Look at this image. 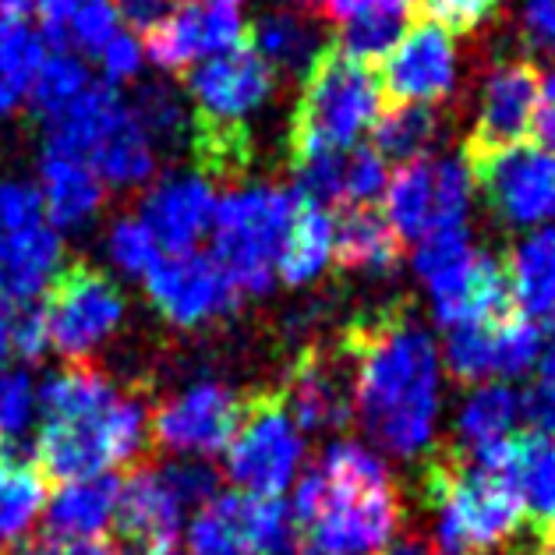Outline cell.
I'll use <instances>...</instances> for the list:
<instances>
[{
	"label": "cell",
	"instance_id": "41",
	"mask_svg": "<svg viewBox=\"0 0 555 555\" xmlns=\"http://www.w3.org/2000/svg\"><path fill=\"white\" fill-rule=\"evenodd\" d=\"M159 251L164 248L153 237V230L142 223V216H120L106 234V255L128 276H145L159 262Z\"/></svg>",
	"mask_w": 555,
	"mask_h": 555
},
{
	"label": "cell",
	"instance_id": "35",
	"mask_svg": "<svg viewBox=\"0 0 555 555\" xmlns=\"http://www.w3.org/2000/svg\"><path fill=\"white\" fill-rule=\"evenodd\" d=\"M47 29L61 50H82L100 57V50L120 33V18L111 0H64V8L47 22Z\"/></svg>",
	"mask_w": 555,
	"mask_h": 555
},
{
	"label": "cell",
	"instance_id": "8",
	"mask_svg": "<svg viewBox=\"0 0 555 555\" xmlns=\"http://www.w3.org/2000/svg\"><path fill=\"white\" fill-rule=\"evenodd\" d=\"M47 131V145L82 159L103 188L128 192L156 178V145L114 86H89Z\"/></svg>",
	"mask_w": 555,
	"mask_h": 555
},
{
	"label": "cell",
	"instance_id": "42",
	"mask_svg": "<svg viewBox=\"0 0 555 555\" xmlns=\"http://www.w3.org/2000/svg\"><path fill=\"white\" fill-rule=\"evenodd\" d=\"M389 181V164L375 153L372 145H354L344 153V188L340 206H372L383 198Z\"/></svg>",
	"mask_w": 555,
	"mask_h": 555
},
{
	"label": "cell",
	"instance_id": "7",
	"mask_svg": "<svg viewBox=\"0 0 555 555\" xmlns=\"http://www.w3.org/2000/svg\"><path fill=\"white\" fill-rule=\"evenodd\" d=\"M411 269L425 287L431 322L446 333L489 322L509 305L503 262L474 241L470 227L422 237L414 245Z\"/></svg>",
	"mask_w": 555,
	"mask_h": 555
},
{
	"label": "cell",
	"instance_id": "14",
	"mask_svg": "<svg viewBox=\"0 0 555 555\" xmlns=\"http://www.w3.org/2000/svg\"><path fill=\"white\" fill-rule=\"evenodd\" d=\"M467 159L499 223L520 234L555 223V156L548 149L538 142H517Z\"/></svg>",
	"mask_w": 555,
	"mask_h": 555
},
{
	"label": "cell",
	"instance_id": "48",
	"mask_svg": "<svg viewBox=\"0 0 555 555\" xmlns=\"http://www.w3.org/2000/svg\"><path fill=\"white\" fill-rule=\"evenodd\" d=\"M11 347H15L25 361H36V358L47 354L50 336H47V315H43V308L22 305L18 315L11 319Z\"/></svg>",
	"mask_w": 555,
	"mask_h": 555
},
{
	"label": "cell",
	"instance_id": "59",
	"mask_svg": "<svg viewBox=\"0 0 555 555\" xmlns=\"http://www.w3.org/2000/svg\"><path fill=\"white\" fill-rule=\"evenodd\" d=\"M156 555H178V552H156Z\"/></svg>",
	"mask_w": 555,
	"mask_h": 555
},
{
	"label": "cell",
	"instance_id": "2",
	"mask_svg": "<svg viewBox=\"0 0 555 555\" xmlns=\"http://www.w3.org/2000/svg\"><path fill=\"white\" fill-rule=\"evenodd\" d=\"M291 517L308 555H383L400 534L403 506L383 453L333 439L297 481Z\"/></svg>",
	"mask_w": 555,
	"mask_h": 555
},
{
	"label": "cell",
	"instance_id": "12",
	"mask_svg": "<svg viewBox=\"0 0 555 555\" xmlns=\"http://www.w3.org/2000/svg\"><path fill=\"white\" fill-rule=\"evenodd\" d=\"M43 315L50 347L67 361L86 364L125 322V294L103 269L72 262L53 276Z\"/></svg>",
	"mask_w": 555,
	"mask_h": 555
},
{
	"label": "cell",
	"instance_id": "55",
	"mask_svg": "<svg viewBox=\"0 0 555 555\" xmlns=\"http://www.w3.org/2000/svg\"><path fill=\"white\" fill-rule=\"evenodd\" d=\"M541 541H545V534H538V538H534V545H520V541H509V545L495 548V552H489V555H541Z\"/></svg>",
	"mask_w": 555,
	"mask_h": 555
},
{
	"label": "cell",
	"instance_id": "29",
	"mask_svg": "<svg viewBox=\"0 0 555 555\" xmlns=\"http://www.w3.org/2000/svg\"><path fill=\"white\" fill-rule=\"evenodd\" d=\"M400 259V241L386 216L372 206H350L333 220V262L354 273H389Z\"/></svg>",
	"mask_w": 555,
	"mask_h": 555
},
{
	"label": "cell",
	"instance_id": "27",
	"mask_svg": "<svg viewBox=\"0 0 555 555\" xmlns=\"http://www.w3.org/2000/svg\"><path fill=\"white\" fill-rule=\"evenodd\" d=\"M506 478L517 489L524 517L534 531H555V436L517 431Z\"/></svg>",
	"mask_w": 555,
	"mask_h": 555
},
{
	"label": "cell",
	"instance_id": "46",
	"mask_svg": "<svg viewBox=\"0 0 555 555\" xmlns=\"http://www.w3.org/2000/svg\"><path fill=\"white\" fill-rule=\"evenodd\" d=\"M517 25L534 57H555V0H524Z\"/></svg>",
	"mask_w": 555,
	"mask_h": 555
},
{
	"label": "cell",
	"instance_id": "4",
	"mask_svg": "<svg viewBox=\"0 0 555 555\" xmlns=\"http://www.w3.org/2000/svg\"><path fill=\"white\" fill-rule=\"evenodd\" d=\"M192 92V153L202 173L212 178H241L251 167L255 142L248 120L266 111L276 96V72L251 43L223 50L202 61L188 75Z\"/></svg>",
	"mask_w": 555,
	"mask_h": 555
},
{
	"label": "cell",
	"instance_id": "56",
	"mask_svg": "<svg viewBox=\"0 0 555 555\" xmlns=\"http://www.w3.org/2000/svg\"><path fill=\"white\" fill-rule=\"evenodd\" d=\"M276 4H283V8H294V11H311L308 0H276Z\"/></svg>",
	"mask_w": 555,
	"mask_h": 555
},
{
	"label": "cell",
	"instance_id": "18",
	"mask_svg": "<svg viewBox=\"0 0 555 555\" xmlns=\"http://www.w3.org/2000/svg\"><path fill=\"white\" fill-rule=\"evenodd\" d=\"M241 417H245V400L234 389L220 383H195L173 392L164 408L149 417V436L178 456H209L216 450H227Z\"/></svg>",
	"mask_w": 555,
	"mask_h": 555
},
{
	"label": "cell",
	"instance_id": "39",
	"mask_svg": "<svg viewBox=\"0 0 555 555\" xmlns=\"http://www.w3.org/2000/svg\"><path fill=\"white\" fill-rule=\"evenodd\" d=\"M408 29V15L403 11H392L383 4H372L364 8L361 15L347 18L340 25V53L354 57L361 64H372V61H383L386 53L392 50V43L400 39V33Z\"/></svg>",
	"mask_w": 555,
	"mask_h": 555
},
{
	"label": "cell",
	"instance_id": "9",
	"mask_svg": "<svg viewBox=\"0 0 555 555\" xmlns=\"http://www.w3.org/2000/svg\"><path fill=\"white\" fill-rule=\"evenodd\" d=\"M297 202L301 198L276 184L237 188L216 202L209 223L212 259L241 294H262L273 287Z\"/></svg>",
	"mask_w": 555,
	"mask_h": 555
},
{
	"label": "cell",
	"instance_id": "20",
	"mask_svg": "<svg viewBox=\"0 0 555 555\" xmlns=\"http://www.w3.org/2000/svg\"><path fill=\"white\" fill-rule=\"evenodd\" d=\"M184 524V503L164 481L159 470H134L128 481H120L114 531L128 548L142 555L170 552Z\"/></svg>",
	"mask_w": 555,
	"mask_h": 555
},
{
	"label": "cell",
	"instance_id": "40",
	"mask_svg": "<svg viewBox=\"0 0 555 555\" xmlns=\"http://www.w3.org/2000/svg\"><path fill=\"white\" fill-rule=\"evenodd\" d=\"M47 223L43 198L25 181H0V259Z\"/></svg>",
	"mask_w": 555,
	"mask_h": 555
},
{
	"label": "cell",
	"instance_id": "37",
	"mask_svg": "<svg viewBox=\"0 0 555 555\" xmlns=\"http://www.w3.org/2000/svg\"><path fill=\"white\" fill-rule=\"evenodd\" d=\"M128 106L156 149H173V145L192 142V111H188L184 96L173 86L167 82L142 86L134 103Z\"/></svg>",
	"mask_w": 555,
	"mask_h": 555
},
{
	"label": "cell",
	"instance_id": "5",
	"mask_svg": "<svg viewBox=\"0 0 555 555\" xmlns=\"http://www.w3.org/2000/svg\"><path fill=\"white\" fill-rule=\"evenodd\" d=\"M422 492L436 555H489L509 545L527 520L509 478L470 467L467 460L428 464Z\"/></svg>",
	"mask_w": 555,
	"mask_h": 555
},
{
	"label": "cell",
	"instance_id": "24",
	"mask_svg": "<svg viewBox=\"0 0 555 555\" xmlns=\"http://www.w3.org/2000/svg\"><path fill=\"white\" fill-rule=\"evenodd\" d=\"M120 481L111 474L82 481H64V489L47 506V541L53 545H82L100 541L114 527Z\"/></svg>",
	"mask_w": 555,
	"mask_h": 555
},
{
	"label": "cell",
	"instance_id": "49",
	"mask_svg": "<svg viewBox=\"0 0 555 555\" xmlns=\"http://www.w3.org/2000/svg\"><path fill=\"white\" fill-rule=\"evenodd\" d=\"M531 134L541 149L555 156V64L545 75H538V106H534V128Z\"/></svg>",
	"mask_w": 555,
	"mask_h": 555
},
{
	"label": "cell",
	"instance_id": "33",
	"mask_svg": "<svg viewBox=\"0 0 555 555\" xmlns=\"http://www.w3.org/2000/svg\"><path fill=\"white\" fill-rule=\"evenodd\" d=\"M43 57V36L25 18L0 11V117L15 114L29 100L33 78Z\"/></svg>",
	"mask_w": 555,
	"mask_h": 555
},
{
	"label": "cell",
	"instance_id": "60",
	"mask_svg": "<svg viewBox=\"0 0 555 555\" xmlns=\"http://www.w3.org/2000/svg\"><path fill=\"white\" fill-rule=\"evenodd\" d=\"M0 442H4V439H0Z\"/></svg>",
	"mask_w": 555,
	"mask_h": 555
},
{
	"label": "cell",
	"instance_id": "28",
	"mask_svg": "<svg viewBox=\"0 0 555 555\" xmlns=\"http://www.w3.org/2000/svg\"><path fill=\"white\" fill-rule=\"evenodd\" d=\"M520 425H524L520 392L509 383L467 386L464 400H460V408L453 414V431H456V442L464 453L513 439Z\"/></svg>",
	"mask_w": 555,
	"mask_h": 555
},
{
	"label": "cell",
	"instance_id": "25",
	"mask_svg": "<svg viewBox=\"0 0 555 555\" xmlns=\"http://www.w3.org/2000/svg\"><path fill=\"white\" fill-rule=\"evenodd\" d=\"M39 198H43V212L53 220V227L78 230L100 216L106 188L82 159L43 145V159H39Z\"/></svg>",
	"mask_w": 555,
	"mask_h": 555
},
{
	"label": "cell",
	"instance_id": "23",
	"mask_svg": "<svg viewBox=\"0 0 555 555\" xmlns=\"http://www.w3.org/2000/svg\"><path fill=\"white\" fill-rule=\"evenodd\" d=\"M506 297L524 319H552L555 315V223L527 230L506 251L503 262Z\"/></svg>",
	"mask_w": 555,
	"mask_h": 555
},
{
	"label": "cell",
	"instance_id": "10",
	"mask_svg": "<svg viewBox=\"0 0 555 555\" xmlns=\"http://www.w3.org/2000/svg\"><path fill=\"white\" fill-rule=\"evenodd\" d=\"M474 167L467 153H439L400 164L389 173L383 192V216L397 241L417 245L439 230L467 227L474 212Z\"/></svg>",
	"mask_w": 555,
	"mask_h": 555
},
{
	"label": "cell",
	"instance_id": "57",
	"mask_svg": "<svg viewBox=\"0 0 555 555\" xmlns=\"http://www.w3.org/2000/svg\"><path fill=\"white\" fill-rule=\"evenodd\" d=\"M541 555H555V531H548L545 541H541Z\"/></svg>",
	"mask_w": 555,
	"mask_h": 555
},
{
	"label": "cell",
	"instance_id": "45",
	"mask_svg": "<svg viewBox=\"0 0 555 555\" xmlns=\"http://www.w3.org/2000/svg\"><path fill=\"white\" fill-rule=\"evenodd\" d=\"M159 474H164V481L173 489V495L184 503V509L209 503V499L216 495V470L209 464H202V460H195V456L173 460V464L159 467Z\"/></svg>",
	"mask_w": 555,
	"mask_h": 555
},
{
	"label": "cell",
	"instance_id": "44",
	"mask_svg": "<svg viewBox=\"0 0 555 555\" xmlns=\"http://www.w3.org/2000/svg\"><path fill=\"white\" fill-rule=\"evenodd\" d=\"M425 8V18L446 25L450 33H474L485 22H492L499 15V8L506 0H417Z\"/></svg>",
	"mask_w": 555,
	"mask_h": 555
},
{
	"label": "cell",
	"instance_id": "51",
	"mask_svg": "<svg viewBox=\"0 0 555 555\" xmlns=\"http://www.w3.org/2000/svg\"><path fill=\"white\" fill-rule=\"evenodd\" d=\"M538 386L555 389V315L548 319V326L541 330V354H538Z\"/></svg>",
	"mask_w": 555,
	"mask_h": 555
},
{
	"label": "cell",
	"instance_id": "3",
	"mask_svg": "<svg viewBox=\"0 0 555 555\" xmlns=\"http://www.w3.org/2000/svg\"><path fill=\"white\" fill-rule=\"evenodd\" d=\"M43 431L36 439L39 470L57 481L100 478L125 467L149 442V408L134 392H120L111 375L92 364H72L39 389Z\"/></svg>",
	"mask_w": 555,
	"mask_h": 555
},
{
	"label": "cell",
	"instance_id": "32",
	"mask_svg": "<svg viewBox=\"0 0 555 555\" xmlns=\"http://www.w3.org/2000/svg\"><path fill=\"white\" fill-rule=\"evenodd\" d=\"M333 262V216L311 202H297L291 234L283 241L276 276L291 287L319 280Z\"/></svg>",
	"mask_w": 555,
	"mask_h": 555
},
{
	"label": "cell",
	"instance_id": "34",
	"mask_svg": "<svg viewBox=\"0 0 555 555\" xmlns=\"http://www.w3.org/2000/svg\"><path fill=\"white\" fill-rule=\"evenodd\" d=\"M47 506V474L25 460L0 464V548H11L33 531Z\"/></svg>",
	"mask_w": 555,
	"mask_h": 555
},
{
	"label": "cell",
	"instance_id": "17",
	"mask_svg": "<svg viewBox=\"0 0 555 555\" xmlns=\"http://www.w3.org/2000/svg\"><path fill=\"white\" fill-rule=\"evenodd\" d=\"M538 106V67L527 57H503L481 75L470 106L467 156L527 142Z\"/></svg>",
	"mask_w": 555,
	"mask_h": 555
},
{
	"label": "cell",
	"instance_id": "43",
	"mask_svg": "<svg viewBox=\"0 0 555 555\" xmlns=\"http://www.w3.org/2000/svg\"><path fill=\"white\" fill-rule=\"evenodd\" d=\"M39 392L25 372H0V439H18L33 425Z\"/></svg>",
	"mask_w": 555,
	"mask_h": 555
},
{
	"label": "cell",
	"instance_id": "53",
	"mask_svg": "<svg viewBox=\"0 0 555 555\" xmlns=\"http://www.w3.org/2000/svg\"><path fill=\"white\" fill-rule=\"evenodd\" d=\"M53 555H120V552L114 545H106V541H82V545H53Z\"/></svg>",
	"mask_w": 555,
	"mask_h": 555
},
{
	"label": "cell",
	"instance_id": "22",
	"mask_svg": "<svg viewBox=\"0 0 555 555\" xmlns=\"http://www.w3.org/2000/svg\"><path fill=\"white\" fill-rule=\"evenodd\" d=\"M283 408L291 411L294 425L301 431L344 428L354 417L350 375H344L340 364L319 354V350H305L291 369L287 389H283Z\"/></svg>",
	"mask_w": 555,
	"mask_h": 555
},
{
	"label": "cell",
	"instance_id": "58",
	"mask_svg": "<svg viewBox=\"0 0 555 555\" xmlns=\"http://www.w3.org/2000/svg\"><path fill=\"white\" fill-rule=\"evenodd\" d=\"M198 4H206V0H198ZM209 4H237V0H209Z\"/></svg>",
	"mask_w": 555,
	"mask_h": 555
},
{
	"label": "cell",
	"instance_id": "36",
	"mask_svg": "<svg viewBox=\"0 0 555 555\" xmlns=\"http://www.w3.org/2000/svg\"><path fill=\"white\" fill-rule=\"evenodd\" d=\"M489 354H492V383H517L531 375L541 354V326L517 311L489 319Z\"/></svg>",
	"mask_w": 555,
	"mask_h": 555
},
{
	"label": "cell",
	"instance_id": "50",
	"mask_svg": "<svg viewBox=\"0 0 555 555\" xmlns=\"http://www.w3.org/2000/svg\"><path fill=\"white\" fill-rule=\"evenodd\" d=\"M117 18L128 25V29L134 33H153L159 22H164L170 15V0H111Z\"/></svg>",
	"mask_w": 555,
	"mask_h": 555
},
{
	"label": "cell",
	"instance_id": "16",
	"mask_svg": "<svg viewBox=\"0 0 555 555\" xmlns=\"http://www.w3.org/2000/svg\"><path fill=\"white\" fill-rule=\"evenodd\" d=\"M156 311L170 326L198 330L230 315L241 301V291L230 283L216 259L198 251H170L142 276Z\"/></svg>",
	"mask_w": 555,
	"mask_h": 555
},
{
	"label": "cell",
	"instance_id": "13",
	"mask_svg": "<svg viewBox=\"0 0 555 555\" xmlns=\"http://www.w3.org/2000/svg\"><path fill=\"white\" fill-rule=\"evenodd\" d=\"M297 527L280 499L216 492L188 524L192 555H294Z\"/></svg>",
	"mask_w": 555,
	"mask_h": 555
},
{
	"label": "cell",
	"instance_id": "21",
	"mask_svg": "<svg viewBox=\"0 0 555 555\" xmlns=\"http://www.w3.org/2000/svg\"><path fill=\"white\" fill-rule=\"evenodd\" d=\"M216 195L206 173H170L145 192L142 223L153 230L159 248L192 251L212 223Z\"/></svg>",
	"mask_w": 555,
	"mask_h": 555
},
{
	"label": "cell",
	"instance_id": "47",
	"mask_svg": "<svg viewBox=\"0 0 555 555\" xmlns=\"http://www.w3.org/2000/svg\"><path fill=\"white\" fill-rule=\"evenodd\" d=\"M96 61L103 64L106 78H111L114 86H120V82H128V78H134V75L142 72L145 50H142V43L131 33H117L111 43L100 50Z\"/></svg>",
	"mask_w": 555,
	"mask_h": 555
},
{
	"label": "cell",
	"instance_id": "11",
	"mask_svg": "<svg viewBox=\"0 0 555 555\" xmlns=\"http://www.w3.org/2000/svg\"><path fill=\"white\" fill-rule=\"evenodd\" d=\"M305 464V431L294 425L280 392H259L227 446V474L241 492L280 499Z\"/></svg>",
	"mask_w": 555,
	"mask_h": 555
},
{
	"label": "cell",
	"instance_id": "1",
	"mask_svg": "<svg viewBox=\"0 0 555 555\" xmlns=\"http://www.w3.org/2000/svg\"><path fill=\"white\" fill-rule=\"evenodd\" d=\"M350 400L369 446L422 460L442 428L446 369L439 340L414 311H383L347 333Z\"/></svg>",
	"mask_w": 555,
	"mask_h": 555
},
{
	"label": "cell",
	"instance_id": "6",
	"mask_svg": "<svg viewBox=\"0 0 555 555\" xmlns=\"http://www.w3.org/2000/svg\"><path fill=\"white\" fill-rule=\"evenodd\" d=\"M383 114V86L372 64H361L340 50H322L308 67L301 96L291 117V156L344 153L372 134Z\"/></svg>",
	"mask_w": 555,
	"mask_h": 555
},
{
	"label": "cell",
	"instance_id": "15",
	"mask_svg": "<svg viewBox=\"0 0 555 555\" xmlns=\"http://www.w3.org/2000/svg\"><path fill=\"white\" fill-rule=\"evenodd\" d=\"M460 39L446 25L422 18L408 25L392 50L383 57V78L378 86L397 103L431 106L439 111L446 100H453L460 86Z\"/></svg>",
	"mask_w": 555,
	"mask_h": 555
},
{
	"label": "cell",
	"instance_id": "31",
	"mask_svg": "<svg viewBox=\"0 0 555 555\" xmlns=\"http://www.w3.org/2000/svg\"><path fill=\"white\" fill-rule=\"evenodd\" d=\"M446 139V125L439 111L431 106L397 103L392 111H383L372 128V149L386 164H414V159L436 156V149Z\"/></svg>",
	"mask_w": 555,
	"mask_h": 555
},
{
	"label": "cell",
	"instance_id": "54",
	"mask_svg": "<svg viewBox=\"0 0 555 555\" xmlns=\"http://www.w3.org/2000/svg\"><path fill=\"white\" fill-rule=\"evenodd\" d=\"M8 350H11V311L4 297H0V361L8 358Z\"/></svg>",
	"mask_w": 555,
	"mask_h": 555
},
{
	"label": "cell",
	"instance_id": "52",
	"mask_svg": "<svg viewBox=\"0 0 555 555\" xmlns=\"http://www.w3.org/2000/svg\"><path fill=\"white\" fill-rule=\"evenodd\" d=\"M61 8H64V0H0V11H4V15H15V18L39 15L43 22H50Z\"/></svg>",
	"mask_w": 555,
	"mask_h": 555
},
{
	"label": "cell",
	"instance_id": "19",
	"mask_svg": "<svg viewBox=\"0 0 555 555\" xmlns=\"http://www.w3.org/2000/svg\"><path fill=\"white\" fill-rule=\"evenodd\" d=\"M245 18L234 4H192L173 8L170 15L145 36V53L167 72L202 64L223 50L245 43Z\"/></svg>",
	"mask_w": 555,
	"mask_h": 555
},
{
	"label": "cell",
	"instance_id": "26",
	"mask_svg": "<svg viewBox=\"0 0 555 555\" xmlns=\"http://www.w3.org/2000/svg\"><path fill=\"white\" fill-rule=\"evenodd\" d=\"M251 47L259 50V57L280 75H297L305 78L308 67L322 57V25L311 11H294V8H280L269 11L259 22H255L251 33Z\"/></svg>",
	"mask_w": 555,
	"mask_h": 555
},
{
	"label": "cell",
	"instance_id": "38",
	"mask_svg": "<svg viewBox=\"0 0 555 555\" xmlns=\"http://www.w3.org/2000/svg\"><path fill=\"white\" fill-rule=\"evenodd\" d=\"M89 86L92 82H89L86 64L72 57L67 50H57L53 57H43V64H39L33 89H29V106H33V114L50 128Z\"/></svg>",
	"mask_w": 555,
	"mask_h": 555
},
{
	"label": "cell",
	"instance_id": "30",
	"mask_svg": "<svg viewBox=\"0 0 555 555\" xmlns=\"http://www.w3.org/2000/svg\"><path fill=\"white\" fill-rule=\"evenodd\" d=\"M61 262L64 245L57 230L43 223L36 234H29L22 245H15L0 259V297L18 305H36V297L61 273Z\"/></svg>",
	"mask_w": 555,
	"mask_h": 555
}]
</instances>
